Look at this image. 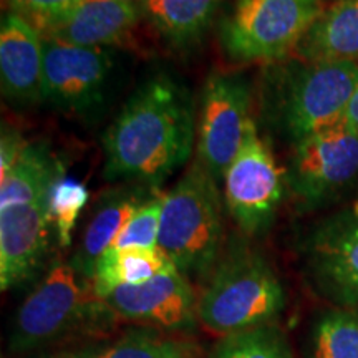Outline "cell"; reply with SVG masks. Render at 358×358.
Segmentation results:
<instances>
[{
  "instance_id": "13",
  "label": "cell",
  "mask_w": 358,
  "mask_h": 358,
  "mask_svg": "<svg viewBox=\"0 0 358 358\" xmlns=\"http://www.w3.org/2000/svg\"><path fill=\"white\" fill-rule=\"evenodd\" d=\"M308 267L330 297L358 302V211L335 216L317 229L308 245Z\"/></svg>"
},
{
  "instance_id": "12",
  "label": "cell",
  "mask_w": 358,
  "mask_h": 358,
  "mask_svg": "<svg viewBox=\"0 0 358 358\" xmlns=\"http://www.w3.org/2000/svg\"><path fill=\"white\" fill-rule=\"evenodd\" d=\"M52 224L47 199L0 209V287L24 284L42 266Z\"/></svg>"
},
{
  "instance_id": "30",
  "label": "cell",
  "mask_w": 358,
  "mask_h": 358,
  "mask_svg": "<svg viewBox=\"0 0 358 358\" xmlns=\"http://www.w3.org/2000/svg\"><path fill=\"white\" fill-rule=\"evenodd\" d=\"M122 2H128V3H133V6H140L143 0H122Z\"/></svg>"
},
{
  "instance_id": "10",
  "label": "cell",
  "mask_w": 358,
  "mask_h": 358,
  "mask_svg": "<svg viewBox=\"0 0 358 358\" xmlns=\"http://www.w3.org/2000/svg\"><path fill=\"white\" fill-rule=\"evenodd\" d=\"M113 65V55L106 48L45 38L42 100L70 115L95 113L108 95Z\"/></svg>"
},
{
  "instance_id": "14",
  "label": "cell",
  "mask_w": 358,
  "mask_h": 358,
  "mask_svg": "<svg viewBox=\"0 0 358 358\" xmlns=\"http://www.w3.org/2000/svg\"><path fill=\"white\" fill-rule=\"evenodd\" d=\"M45 38L38 29L8 12L0 27V83L2 95L13 103L42 100Z\"/></svg>"
},
{
  "instance_id": "7",
  "label": "cell",
  "mask_w": 358,
  "mask_h": 358,
  "mask_svg": "<svg viewBox=\"0 0 358 358\" xmlns=\"http://www.w3.org/2000/svg\"><path fill=\"white\" fill-rule=\"evenodd\" d=\"M284 181L306 206L337 198L358 182V136L342 123L299 141Z\"/></svg>"
},
{
  "instance_id": "21",
  "label": "cell",
  "mask_w": 358,
  "mask_h": 358,
  "mask_svg": "<svg viewBox=\"0 0 358 358\" xmlns=\"http://www.w3.org/2000/svg\"><path fill=\"white\" fill-rule=\"evenodd\" d=\"M307 358H358V315L347 310L327 312L317 320Z\"/></svg>"
},
{
  "instance_id": "26",
  "label": "cell",
  "mask_w": 358,
  "mask_h": 358,
  "mask_svg": "<svg viewBox=\"0 0 358 358\" xmlns=\"http://www.w3.org/2000/svg\"><path fill=\"white\" fill-rule=\"evenodd\" d=\"M77 2L78 0H8V7L10 12L30 22L43 34Z\"/></svg>"
},
{
  "instance_id": "17",
  "label": "cell",
  "mask_w": 358,
  "mask_h": 358,
  "mask_svg": "<svg viewBox=\"0 0 358 358\" xmlns=\"http://www.w3.org/2000/svg\"><path fill=\"white\" fill-rule=\"evenodd\" d=\"M222 0H143V19L178 50L196 47L216 19Z\"/></svg>"
},
{
  "instance_id": "8",
  "label": "cell",
  "mask_w": 358,
  "mask_h": 358,
  "mask_svg": "<svg viewBox=\"0 0 358 358\" xmlns=\"http://www.w3.org/2000/svg\"><path fill=\"white\" fill-rule=\"evenodd\" d=\"M83 277L73 266L58 262L25 299L13 319L10 348L32 352L62 338L87 315Z\"/></svg>"
},
{
  "instance_id": "19",
  "label": "cell",
  "mask_w": 358,
  "mask_h": 358,
  "mask_svg": "<svg viewBox=\"0 0 358 358\" xmlns=\"http://www.w3.org/2000/svg\"><path fill=\"white\" fill-rule=\"evenodd\" d=\"M64 171L47 143H27L15 166L0 182V209L45 201L52 182Z\"/></svg>"
},
{
  "instance_id": "23",
  "label": "cell",
  "mask_w": 358,
  "mask_h": 358,
  "mask_svg": "<svg viewBox=\"0 0 358 358\" xmlns=\"http://www.w3.org/2000/svg\"><path fill=\"white\" fill-rule=\"evenodd\" d=\"M213 358H292L287 340L272 325L222 335Z\"/></svg>"
},
{
  "instance_id": "11",
  "label": "cell",
  "mask_w": 358,
  "mask_h": 358,
  "mask_svg": "<svg viewBox=\"0 0 358 358\" xmlns=\"http://www.w3.org/2000/svg\"><path fill=\"white\" fill-rule=\"evenodd\" d=\"M103 302L124 320L163 329H189L198 313L189 280L176 266L141 284L122 285Z\"/></svg>"
},
{
  "instance_id": "27",
  "label": "cell",
  "mask_w": 358,
  "mask_h": 358,
  "mask_svg": "<svg viewBox=\"0 0 358 358\" xmlns=\"http://www.w3.org/2000/svg\"><path fill=\"white\" fill-rule=\"evenodd\" d=\"M27 143L29 141L22 138L20 131L8 124H2V138H0V174L2 178H6L15 166Z\"/></svg>"
},
{
  "instance_id": "18",
  "label": "cell",
  "mask_w": 358,
  "mask_h": 358,
  "mask_svg": "<svg viewBox=\"0 0 358 358\" xmlns=\"http://www.w3.org/2000/svg\"><path fill=\"white\" fill-rule=\"evenodd\" d=\"M303 60L358 62V0H337L297 47Z\"/></svg>"
},
{
  "instance_id": "6",
  "label": "cell",
  "mask_w": 358,
  "mask_h": 358,
  "mask_svg": "<svg viewBox=\"0 0 358 358\" xmlns=\"http://www.w3.org/2000/svg\"><path fill=\"white\" fill-rule=\"evenodd\" d=\"M252 92L244 75L213 71L204 82L198 111L196 155L206 171L224 182L254 123Z\"/></svg>"
},
{
  "instance_id": "29",
  "label": "cell",
  "mask_w": 358,
  "mask_h": 358,
  "mask_svg": "<svg viewBox=\"0 0 358 358\" xmlns=\"http://www.w3.org/2000/svg\"><path fill=\"white\" fill-rule=\"evenodd\" d=\"M47 358H95V353H92V352H70V353H62V355L47 357Z\"/></svg>"
},
{
  "instance_id": "22",
  "label": "cell",
  "mask_w": 358,
  "mask_h": 358,
  "mask_svg": "<svg viewBox=\"0 0 358 358\" xmlns=\"http://www.w3.org/2000/svg\"><path fill=\"white\" fill-rule=\"evenodd\" d=\"M88 198V187L78 179L66 176L65 171L52 182L47 194V213L60 248L71 244V232Z\"/></svg>"
},
{
  "instance_id": "3",
  "label": "cell",
  "mask_w": 358,
  "mask_h": 358,
  "mask_svg": "<svg viewBox=\"0 0 358 358\" xmlns=\"http://www.w3.org/2000/svg\"><path fill=\"white\" fill-rule=\"evenodd\" d=\"M222 239L219 182L196 159L164 194L158 248L181 274L203 277L216 266Z\"/></svg>"
},
{
  "instance_id": "15",
  "label": "cell",
  "mask_w": 358,
  "mask_h": 358,
  "mask_svg": "<svg viewBox=\"0 0 358 358\" xmlns=\"http://www.w3.org/2000/svg\"><path fill=\"white\" fill-rule=\"evenodd\" d=\"M140 17L138 6L122 0H78L42 35L75 47L106 48L127 38Z\"/></svg>"
},
{
  "instance_id": "24",
  "label": "cell",
  "mask_w": 358,
  "mask_h": 358,
  "mask_svg": "<svg viewBox=\"0 0 358 358\" xmlns=\"http://www.w3.org/2000/svg\"><path fill=\"white\" fill-rule=\"evenodd\" d=\"M191 348L181 340L151 330H133L95 358H191Z\"/></svg>"
},
{
  "instance_id": "4",
  "label": "cell",
  "mask_w": 358,
  "mask_h": 358,
  "mask_svg": "<svg viewBox=\"0 0 358 358\" xmlns=\"http://www.w3.org/2000/svg\"><path fill=\"white\" fill-rule=\"evenodd\" d=\"M285 306L279 277L248 245L227 250L198 301V317L213 332L229 335L272 325Z\"/></svg>"
},
{
  "instance_id": "2",
  "label": "cell",
  "mask_w": 358,
  "mask_h": 358,
  "mask_svg": "<svg viewBox=\"0 0 358 358\" xmlns=\"http://www.w3.org/2000/svg\"><path fill=\"white\" fill-rule=\"evenodd\" d=\"M357 85L358 62H274L262 77V118L297 145L345 122Z\"/></svg>"
},
{
  "instance_id": "25",
  "label": "cell",
  "mask_w": 358,
  "mask_h": 358,
  "mask_svg": "<svg viewBox=\"0 0 358 358\" xmlns=\"http://www.w3.org/2000/svg\"><path fill=\"white\" fill-rule=\"evenodd\" d=\"M164 194L156 189L133 214V217L123 227L110 249L158 248Z\"/></svg>"
},
{
  "instance_id": "16",
  "label": "cell",
  "mask_w": 358,
  "mask_h": 358,
  "mask_svg": "<svg viewBox=\"0 0 358 358\" xmlns=\"http://www.w3.org/2000/svg\"><path fill=\"white\" fill-rule=\"evenodd\" d=\"M156 189L158 187L128 182L127 186L115 187L101 196L71 261V266L83 279L92 282L96 262L111 248L138 208Z\"/></svg>"
},
{
  "instance_id": "1",
  "label": "cell",
  "mask_w": 358,
  "mask_h": 358,
  "mask_svg": "<svg viewBox=\"0 0 358 358\" xmlns=\"http://www.w3.org/2000/svg\"><path fill=\"white\" fill-rule=\"evenodd\" d=\"M196 136L189 90L171 75H155L134 90L103 134V176L158 187L187 163Z\"/></svg>"
},
{
  "instance_id": "28",
  "label": "cell",
  "mask_w": 358,
  "mask_h": 358,
  "mask_svg": "<svg viewBox=\"0 0 358 358\" xmlns=\"http://www.w3.org/2000/svg\"><path fill=\"white\" fill-rule=\"evenodd\" d=\"M345 127L353 131L358 136V85L353 92V96L350 103H348V108H347V115H345Z\"/></svg>"
},
{
  "instance_id": "5",
  "label": "cell",
  "mask_w": 358,
  "mask_h": 358,
  "mask_svg": "<svg viewBox=\"0 0 358 358\" xmlns=\"http://www.w3.org/2000/svg\"><path fill=\"white\" fill-rule=\"evenodd\" d=\"M324 10V0H237L222 20V50L241 64H274L299 47Z\"/></svg>"
},
{
  "instance_id": "20",
  "label": "cell",
  "mask_w": 358,
  "mask_h": 358,
  "mask_svg": "<svg viewBox=\"0 0 358 358\" xmlns=\"http://www.w3.org/2000/svg\"><path fill=\"white\" fill-rule=\"evenodd\" d=\"M174 266L159 248L108 249L96 262L92 289L98 301L122 285L141 284Z\"/></svg>"
},
{
  "instance_id": "9",
  "label": "cell",
  "mask_w": 358,
  "mask_h": 358,
  "mask_svg": "<svg viewBox=\"0 0 358 358\" xmlns=\"http://www.w3.org/2000/svg\"><path fill=\"white\" fill-rule=\"evenodd\" d=\"M282 181L280 169L254 122L224 178L226 208L241 231L259 236L272 226L284 194Z\"/></svg>"
}]
</instances>
